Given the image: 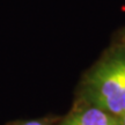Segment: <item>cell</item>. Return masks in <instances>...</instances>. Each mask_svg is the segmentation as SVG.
I'll list each match as a JSON object with an SVG mask.
<instances>
[{
  "label": "cell",
  "instance_id": "2",
  "mask_svg": "<svg viewBox=\"0 0 125 125\" xmlns=\"http://www.w3.org/2000/svg\"><path fill=\"white\" fill-rule=\"evenodd\" d=\"M60 125H119V119L100 108L90 105L72 112Z\"/></svg>",
  "mask_w": 125,
  "mask_h": 125
},
{
  "label": "cell",
  "instance_id": "3",
  "mask_svg": "<svg viewBox=\"0 0 125 125\" xmlns=\"http://www.w3.org/2000/svg\"><path fill=\"white\" fill-rule=\"evenodd\" d=\"M12 125H45V124L41 121H27V122H18V123Z\"/></svg>",
  "mask_w": 125,
  "mask_h": 125
},
{
  "label": "cell",
  "instance_id": "1",
  "mask_svg": "<svg viewBox=\"0 0 125 125\" xmlns=\"http://www.w3.org/2000/svg\"><path fill=\"white\" fill-rule=\"evenodd\" d=\"M87 96L90 105L116 117L125 114V58L100 65L88 78Z\"/></svg>",
  "mask_w": 125,
  "mask_h": 125
},
{
  "label": "cell",
  "instance_id": "4",
  "mask_svg": "<svg viewBox=\"0 0 125 125\" xmlns=\"http://www.w3.org/2000/svg\"><path fill=\"white\" fill-rule=\"evenodd\" d=\"M119 119V125H125V114H123L121 117H118Z\"/></svg>",
  "mask_w": 125,
  "mask_h": 125
}]
</instances>
